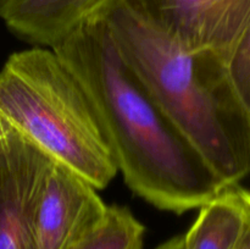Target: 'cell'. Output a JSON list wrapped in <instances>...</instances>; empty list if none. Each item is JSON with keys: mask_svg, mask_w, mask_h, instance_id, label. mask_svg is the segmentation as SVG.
I'll return each mask as SVG.
<instances>
[{"mask_svg": "<svg viewBox=\"0 0 250 249\" xmlns=\"http://www.w3.org/2000/svg\"><path fill=\"white\" fill-rule=\"evenodd\" d=\"M181 247H182V236H177L160 244L156 249H181Z\"/></svg>", "mask_w": 250, "mask_h": 249, "instance_id": "obj_12", "label": "cell"}, {"mask_svg": "<svg viewBox=\"0 0 250 249\" xmlns=\"http://www.w3.org/2000/svg\"><path fill=\"white\" fill-rule=\"evenodd\" d=\"M192 51L229 65L250 26V0H126Z\"/></svg>", "mask_w": 250, "mask_h": 249, "instance_id": "obj_4", "label": "cell"}, {"mask_svg": "<svg viewBox=\"0 0 250 249\" xmlns=\"http://www.w3.org/2000/svg\"><path fill=\"white\" fill-rule=\"evenodd\" d=\"M51 49L92 100L117 170L134 194L180 215L225 190L122 60L102 14Z\"/></svg>", "mask_w": 250, "mask_h": 249, "instance_id": "obj_1", "label": "cell"}, {"mask_svg": "<svg viewBox=\"0 0 250 249\" xmlns=\"http://www.w3.org/2000/svg\"><path fill=\"white\" fill-rule=\"evenodd\" d=\"M146 227L128 208L107 205L104 216L68 249H143Z\"/></svg>", "mask_w": 250, "mask_h": 249, "instance_id": "obj_9", "label": "cell"}, {"mask_svg": "<svg viewBox=\"0 0 250 249\" xmlns=\"http://www.w3.org/2000/svg\"><path fill=\"white\" fill-rule=\"evenodd\" d=\"M227 80L237 104L250 124V26L227 65Z\"/></svg>", "mask_w": 250, "mask_h": 249, "instance_id": "obj_10", "label": "cell"}, {"mask_svg": "<svg viewBox=\"0 0 250 249\" xmlns=\"http://www.w3.org/2000/svg\"><path fill=\"white\" fill-rule=\"evenodd\" d=\"M116 0H0V19L22 41L53 48Z\"/></svg>", "mask_w": 250, "mask_h": 249, "instance_id": "obj_7", "label": "cell"}, {"mask_svg": "<svg viewBox=\"0 0 250 249\" xmlns=\"http://www.w3.org/2000/svg\"><path fill=\"white\" fill-rule=\"evenodd\" d=\"M107 205L90 183L50 160L32 216V249H68L94 226Z\"/></svg>", "mask_w": 250, "mask_h": 249, "instance_id": "obj_5", "label": "cell"}, {"mask_svg": "<svg viewBox=\"0 0 250 249\" xmlns=\"http://www.w3.org/2000/svg\"><path fill=\"white\" fill-rule=\"evenodd\" d=\"M11 129H12V127L10 126V124L6 122V120H5L4 117L0 115V137L4 136V134H6L7 132H10Z\"/></svg>", "mask_w": 250, "mask_h": 249, "instance_id": "obj_13", "label": "cell"}, {"mask_svg": "<svg viewBox=\"0 0 250 249\" xmlns=\"http://www.w3.org/2000/svg\"><path fill=\"white\" fill-rule=\"evenodd\" d=\"M237 192H238L242 205H243L246 222H244L243 232H242L236 249H250V190L242 188L241 186H237Z\"/></svg>", "mask_w": 250, "mask_h": 249, "instance_id": "obj_11", "label": "cell"}, {"mask_svg": "<svg viewBox=\"0 0 250 249\" xmlns=\"http://www.w3.org/2000/svg\"><path fill=\"white\" fill-rule=\"evenodd\" d=\"M244 222L237 186L227 188L199 208L195 221L182 236L181 249H236Z\"/></svg>", "mask_w": 250, "mask_h": 249, "instance_id": "obj_8", "label": "cell"}, {"mask_svg": "<svg viewBox=\"0 0 250 249\" xmlns=\"http://www.w3.org/2000/svg\"><path fill=\"white\" fill-rule=\"evenodd\" d=\"M50 160L14 128L0 137V249H32L34 204Z\"/></svg>", "mask_w": 250, "mask_h": 249, "instance_id": "obj_6", "label": "cell"}, {"mask_svg": "<svg viewBox=\"0 0 250 249\" xmlns=\"http://www.w3.org/2000/svg\"><path fill=\"white\" fill-rule=\"evenodd\" d=\"M0 115L49 159L95 189L119 173L84 88L51 48L11 54L0 70Z\"/></svg>", "mask_w": 250, "mask_h": 249, "instance_id": "obj_3", "label": "cell"}, {"mask_svg": "<svg viewBox=\"0 0 250 249\" xmlns=\"http://www.w3.org/2000/svg\"><path fill=\"white\" fill-rule=\"evenodd\" d=\"M122 60L224 189L250 173V124L227 66L192 51L126 0L100 11Z\"/></svg>", "mask_w": 250, "mask_h": 249, "instance_id": "obj_2", "label": "cell"}]
</instances>
